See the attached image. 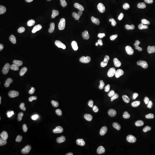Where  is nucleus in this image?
<instances>
[{
    "instance_id": "nucleus-4",
    "label": "nucleus",
    "mask_w": 155,
    "mask_h": 155,
    "mask_svg": "<svg viewBox=\"0 0 155 155\" xmlns=\"http://www.w3.org/2000/svg\"><path fill=\"white\" fill-rule=\"evenodd\" d=\"M106 65L101 59L93 58L86 61L81 68V74L86 79H94L105 71Z\"/></svg>"
},
{
    "instance_id": "nucleus-2",
    "label": "nucleus",
    "mask_w": 155,
    "mask_h": 155,
    "mask_svg": "<svg viewBox=\"0 0 155 155\" xmlns=\"http://www.w3.org/2000/svg\"><path fill=\"white\" fill-rule=\"evenodd\" d=\"M29 122L41 132H46L48 128V116L44 108L40 104L33 105L28 113Z\"/></svg>"
},
{
    "instance_id": "nucleus-1",
    "label": "nucleus",
    "mask_w": 155,
    "mask_h": 155,
    "mask_svg": "<svg viewBox=\"0 0 155 155\" xmlns=\"http://www.w3.org/2000/svg\"><path fill=\"white\" fill-rule=\"evenodd\" d=\"M126 78L121 73H114L102 80L98 88L96 91V97L104 99L111 93H114L125 85Z\"/></svg>"
},
{
    "instance_id": "nucleus-5",
    "label": "nucleus",
    "mask_w": 155,
    "mask_h": 155,
    "mask_svg": "<svg viewBox=\"0 0 155 155\" xmlns=\"http://www.w3.org/2000/svg\"><path fill=\"white\" fill-rule=\"evenodd\" d=\"M75 91V85L72 81L62 80L58 83L53 90V94L58 99H66L71 97Z\"/></svg>"
},
{
    "instance_id": "nucleus-10",
    "label": "nucleus",
    "mask_w": 155,
    "mask_h": 155,
    "mask_svg": "<svg viewBox=\"0 0 155 155\" xmlns=\"http://www.w3.org/2000/svg\"><path fill=\"white\" fill-rule=\"evenodd\" d=\"M154 52H155V46H154Z\"/></svg>"
},
{
    "instance_id": "nucleus-7",
    "label": "nucleus",
    "mask_w": 155,
    "mask_h": 155,
    "mask_svg": "<svg viewBox=\"0 0 155 155\" xmlns=\"http://www.w3.org/2000/svg\"><path fill=\"white\" fill-rule=\"evenodd\" d=\"M11 143V135L5 131H1L0 133V153H3L10 147Z\"/></svg>"
},
{
    "instance_id": "nucleus-9",
    "label": "nucleus",
    "mask_w": 155,
    "mask_h": 155,
    "mask_svg": "<svg viewBox=\"0 0 155 155\" xmlns=\"http://www.w3.org/2000/svg\"><path fill=\"white\" fill-rule=\"evenodd\" d=\"M142 3H144V4H149L151 2H153V0H140Z\"/></svg>"
},
{
    "instance_id": "nucleus-3",
    "label": "nucleus",
    "mask_w": 155,
    "mask_h": 155,
    "mask_svg": "<svg viewBox=\"0 0 155 155\" xmlns=\"http://www.w3.org/2000/svg\"><path fill=\"white\" fill-rule=\"evenodd\" d=\"M18 25L11 17L1 16L0 17V42L5 43L11 41L18 34Z\"/></svg>"
},
{
    "instance_id": "nucleus-8",
    "label": "nucleus",
    "mask_w": 155,
    "mask_h": 155,
    "mask_svg": "<svg viewBox=\"0 0 155 155\" xmlns=\"http://www.w3.org/2000/svg\"><path fill=\"white\" fill-rule=\"evenodd\" d=\"M99 1L100 0H76V3L82 7H91L96 5Z\"/></svg>"
},
{
    "instance_id": "nucleus-6",
    "label": "nucleus",
    "mask_w": 155,
    "mask_h": 155,
    "mask_svg": "<svg viewBox=\"0 0 155 155\" xmlns=\"http://www.w3.org/2000/svg\"><path fill=\"white\" fill-rule=\"evenodd\" d=\"M146 96L149 99H155V68L150 72V83L146 88Z\"/></svg>"
}]
</instances>
